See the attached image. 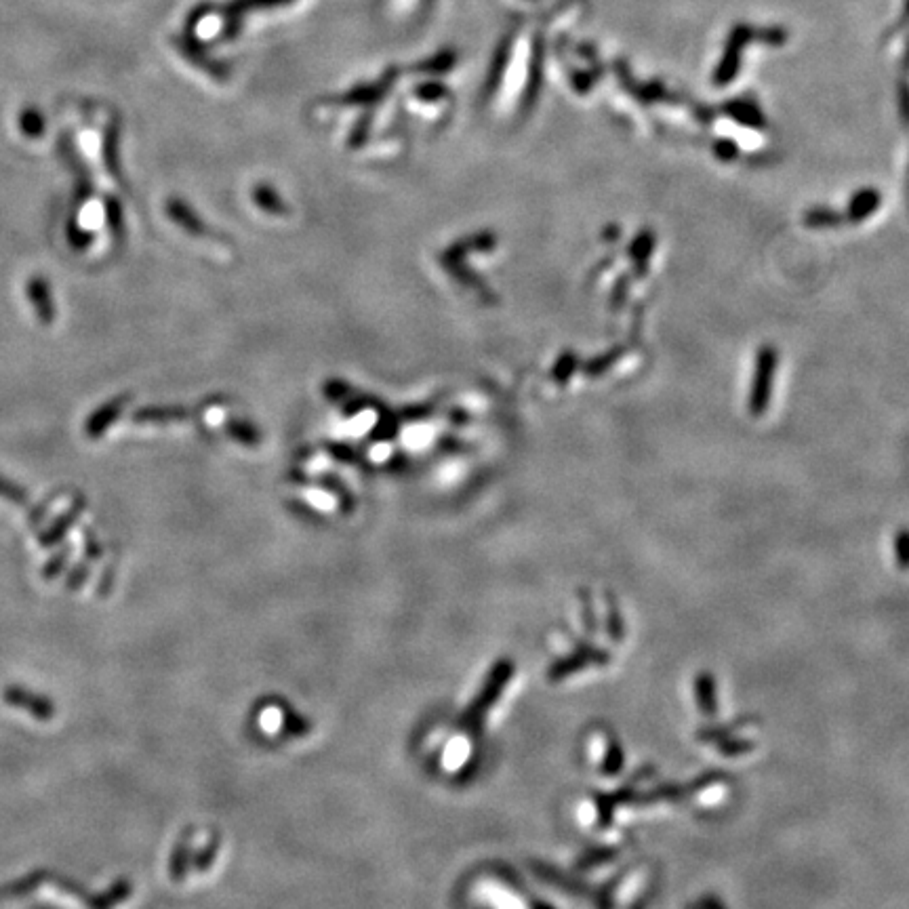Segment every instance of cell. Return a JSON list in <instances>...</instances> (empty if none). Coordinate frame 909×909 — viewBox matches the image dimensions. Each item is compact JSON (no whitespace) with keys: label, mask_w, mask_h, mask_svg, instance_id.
Masks as SVG:
<instances>
[{"label":"cell","mask_w":909,"mask_h":909,"mask_svg":"<svg viewBox=\"0 0 909 909\" xmlns=\"http://www.w3.org/2000/svg\"><path fill=\"white\" fill-rule=\"evenodd\" d=\"M5 699L9 703H13V705H28L26 710L30 714H34L36 718L47 720L49 716H53V705L47 699L26 693V689H22V686H9L7 693H5Z\"/></svg>","instance_id":"1"},{"label":"cell","mask_w":909,"mask_h":909,"mask_svg":"<svg viewBox=\"0 0 909 909\" xmlns=\"http://www.w3.org/2000/svg\"><path fill=\"white\" fill-rule=\"evenodd\" d=\"M285 3H291V0H238V3H234V9H268Z\"/></svg>","instance_id":"2"}]
</instances>
